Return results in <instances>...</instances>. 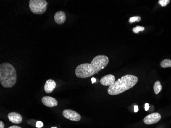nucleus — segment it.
<instances>
[{"mask_svg": "<svg viewBox=\"0 0 171 128\" xmlns=\"http://www.w3.org/2000/svg\"><path fill=\"white\" fill-rule=\"evenodd\" d=\"M108 57L105 55H99L93 58L91 63L82 64L77 66L75 75L78 78H87L105 68L108 64Z\"/></svg>", "mask_w": 171, "mask_h": 128, "instance_id": "1", "label": "nucleus"}, {"mask_svg": "<svg viewBox=\"0 0 171 128\" xmlns=\"http://www.w3.org/2000/svg\"><path fill=\"white\" fill-rule=\"evenodd\" d=\"M138 77L133 75H126L119 78L113 84L109 86L108 93L111 95H116L125 92L137 84Z\"/></svg>", "mask_w": 171, "mask_h": 128, "instance_id": "2", "label": "nucleus"}, {"mask_svg": "<svg viewBox=\"0 0 171 128\" xmlns=\"http://www.w3.org/2000/svg\"><path fill=\"white\" fill-rule=\"evenodd\" d=\"M17 82V72L11 64L3 63L0 65V82L4 88H11Z\"/></svg>", "mask_w": 171, "mask_h": 128, "instance_id": "3", "label": "nucleus"}, {"mask_svg": "<svg viewBox=\"0 0 171 128\" xmlns=\"http://www.w3.org/2000/svg\"><path fill=\"white\" fill-rule=\"evenodd\" d=\"M48 3L45 0H30L29 7L31 12L36 14H42L46 12Z\"/></svg>", "mask_w": 171, "mask_h": 128, "instance_id": "4", "label": "nucleus"}, {"mask_svg": "<svg viewBox=\"0 0 171 128\" xmlns=\"http://www.w3.org/2000/svg\"><path fill=\"white\" fill-rule=\"evenodd\" d=\"M63 116H64L66 119L69 120L74 121H78L81 119V116L79 113L76 112V111L70 110V109H66L63 112Z\"/></svg>", "mask_w": 171, "mask_h": 128, "instance_id": "5", "label": "nucleus"}, {"mask_svg": "<svg viewBox=\"0 0 171 128\" xmlns=\"http://www.w3.org/2000/svg\"><path fill=\"white\" fill-rule=\"evenodd\" d=\"M161 119V115L159 113L154 112L145 117L143 121L145 124H152L158 122Z\"/></svg>", "mask_w": 171, "mask_h": 128, "instance_id": "6", "label": "nucleus"}, {"mask_svg": "<svg viewBox=\"0 0 171 128\" xmlns=\"http://www.w3.org/2000/svg\"><path fill=\"white\" fill-rule=\"evenodd\" d=\"M115 82V77L112 74L105 75L101 78L100 83L105 86H110Z\"/></svg>", "mask_w": 171, "mask_h": 128, "instance_id": "7", "label": "nucleus"}, {"mask_svg": "<svg viewBox=\"0 0 171 128\" xmlns=\"http://www.w3.org/2000/svg\"><path fill=\"white\" fill-rule=\"evenodd\" d=\"M8 119L10 122L15 124H19L23 121V118L21 114L17 112H10L8 114Z\"/></svg>", "mask_w": 171, "mask_h": 128, "instance_id": "8", "label": "nucleus"}, {"mask_svg": "<svg viewBox=\"0 0 171 128\" xmlns=\"http://www.w3.org/2000/svg\"><path fill=\"white\" fill-rule=\"evenodd\" d=\"M42 103L48 107H54L58 105V102L54 98L51 96H44L42 98Z\"/></svg>", "mask_w": 171, "mask_h": 128, "instance_id": "9", "label": "nucleus"}, {"mask_svg": "<svg viewBox=\"0 0 171 128\" xmlns=\"http://www.w3.org/2000/svg\"><path fill=\"white\" fill-rule=\"evenodd\" d=\"M54 19L55 23L61 25L65 23L66 20V15L63 11H59L57 12L54 16Z\"/></svg>", "mask_w": 171, "mask_h": 128, "instance_id": "10", "label": "nucleus"}, {"mask_svg": "<svg viewBox=\"0 0 171 128\" xmlns=\"http://www.w3.org/2000/svg\"><path fill=\"white\" fill-rule=\"evenodd\" d=\"M57 86V84L54 80L52 79H49L46 81L44 86V90L47 93H50L53 92Z\"/></svg>", "mask_w": 171, "mask_h": 128, "instance_id": "11", "label": "nucleus"}, {"mask_svg": "<svg viewBox=\"0 0 171 128\" xmlns=\"http://www.w3.org/2000/svg\"><path fill=\"white\" fill-rule=\"evenodd\" d=\"M153 89H154V92L156 94H158L162 91V85L159 80H157L156 82H155Z\"/></svg>", "mask_w": 171, "mask_h": 128, "instance_id": "12", "label": "nucleus"}, {"mask_svg": "<svg viewBox=\"0 0 171 128\" xmlns=\"http://www.w3.org/2000/svg\"><path fill=\"white\" fill-rule=\"evenodd\" d=\"M160 66L163 68L171 67V60L170 59H164L160 63Z\"/></svg>", "mask_w": 171, "mask_h": 128, "instance_id": "13", "label": "nucleus"}, {"mask_svg": "<svg viewBox=\"0 0 171 128\" xmlns=\"http://www.w3.org/2000/svg\"><path fill=\"white\" fill-rule=\"evenodd\" d=\"M141 21V17L139 16H134V17H131L130 18L129 20V22L130 23H134L135 22H139Z\"/></svg>", "mask_w": 171, "mask_h": 128, "instance_id": "14", "label": "nucleus"}, {"mask_svg": "<svg viewBox=\"0 0 171 128\" xmlns=\"http://www.w3.org/2000/svg\"><path fill=\"white\" fill-rule=\"evenodd\" d=\"M145 30V27H143V26H137L135 28H133L132 29V31L134 33H138L140 31H143Z\"/></svg>", "mask_w": 171, "mask_h": 128, "instance_id": "15", "label": "nucleus"}, {"mask_svg": "<svg viewBox=\"0 0 171 128\" xmlns=\"http://www.w3.org/2000/svg\"><path fill=\"white\" fill-rule=\"evenodd\" d=\"M170 2V0H159L158 3L162 7H165Z\"/></svg>", "mask_w": 171, "mask_h": 128, "instance_id": "16", "label": "nucleus"}, {"mask_svg": "<svg viewBox=\"0 0 171 128\" xmlns=\"http://www.w3.org/2000/svg\"><path fill=\"white\" fill-rule=\"evenodd\" d=\"M43 126H44L43 123L42 121H38L36 122V128H41L43 127Z\"/></svg>", "mask_w": 171, "mask_h": 128, "instance_id": "17", "label": "nucleus"}, {"mask_svg": "<svg viewBox=\"0 0 171 128\" xmlns=\"http://www.w3.org/2000/svg\"><path fill=\"white\" fill-rule=\"evenodd\" d=\"M134 112L137 113L139 110L138 106L137 105L134 106Z\"/></svg>", "mask_w": 171, "mask_h": 128, "instance_id": "18", "label": "nucleus"}, {"mask_svg": "<svg viewBox=\"0 0 171 128\" xmlns=\"http://www.w3.org/2000/svg\"><path fill=\"white\" fill-rule=\"evenodd\" d=\"M149 103H146L145 105V111H148L149 109Z\"/></svg>", "mask_w": 171, "mask_h": 128, "instance_id": "19", "label": "nucleus"}, {"mask_svg": "<svg viewBox=\"0 0 171 128\" xmlns=\"http://www.w3.org/2000/svg\"><path fill=\"white\" fill-rule=\"evenodd\" d=\"M0 128H5V125L2 121H0Z\"/></svg>", "mask_w": 171, "mask_h": 128, "instance_id": "20", "label": "nucleus"}, {"mask_svg": "<svg viewBox=\"0 0 171 128\" xmlns=\"http://www.w3.org/2000/svg\"><path fill=\"white\" fill-rule=\"evenodd\" d=\"M8 128H22L21 127L19 126H12L9 127Z\"/></svg>", "mask_w": 171, "mask_h": 128, "instance_id": "21", "label": "nucleus"}, {"mask_svg": "<svg viewBox=\"0 0 171 128\" xmlns=\"http://www.w3.org/2000/svg\"><path fill=\"white\" fill-rule=\"evenodd\" d=\"M91 81L92 82V84H94L96 82V79L95 78H92Z\"/></svg>", "mask_w": 171, "mask_h": 128, "instance_id": "22", "label": "nucleus"}, {"mask_svg": "<svg viewBox=\"0 0 171 128\" xmlns=\"http://www.w3.org/2000/svg\"><path fill=\"white\" fill-rule=\"evenodd\" d=\"M51 128H57L56 127H51Z\"/></svg>", "mask_w": 171, "mask_h": 128, "instance_id": "23", "label": "nucleus"}]
</instances>
